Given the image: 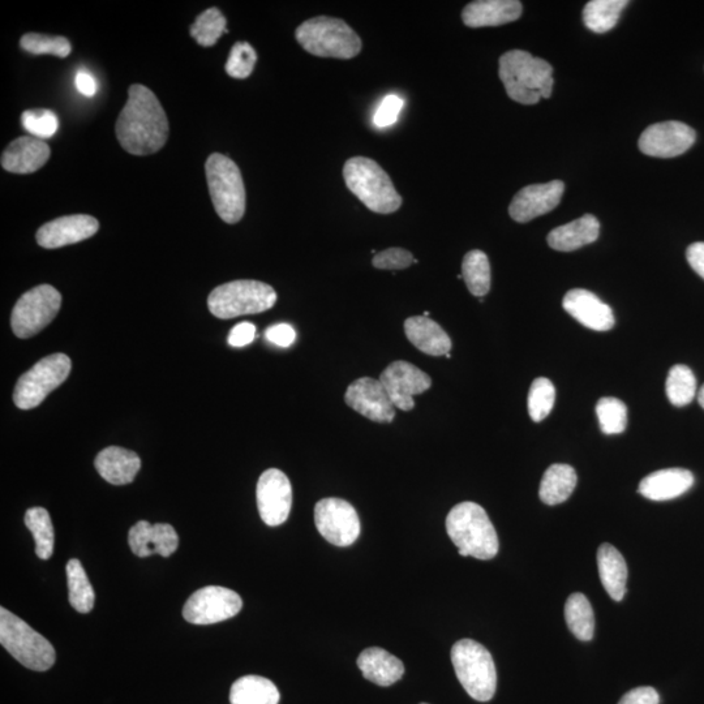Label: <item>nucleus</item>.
<instances>
[{
    "label": "nucleus",
    "instance_id": "obj_2",
    "mask_svg": "<svg viewBox=\"0 0 704 704\" xmlns=\"http://www.w3.org/2000/svg\"><path fill=\"white\" fill-rule=\"evenodd\" d=\"M500 79L506 93L522 105H535L549 98L553 89V68L523 50H512L500 58Z\"/></svg>",
    "mask_w": 704,
    "mask_h": 704
},
{
    "label": "nucleus",
    "instance_id": "obj_41",
    "mask_svg": "<svg viewBox=\"0 0 704 704\" xmlns=\"http://www.w3.org/2000/svg\"><path fill=\"white\" fill-rule=\"evenodd\" d=\"M20 46L29 54H49L59 58H67L72 51L70 41L66 37L47 36V34L40 33L24 34L21 37Z\"/></svg>",
    "mask_w": 704,
    "mask_h": 704
},
{
    "label": "nucleus",
    "instance_id": "obj_5",
    "mask_svg": "<svg viewBox=\"0 0 704 704\" xmlns=\"http://www.w3.org/2000/svg\"><path fill=\"white\" fill-rule=\"evenodd\" d=\"M296 41L307 53L320 58L352 59L362 51V40L341 19L317 16L299 25Z\"/></svg>",
    "mask_w": 704,
    "mask_h": 704
},
{
    "label": "nucleus",
    "instance_id": "obj_37",
    "mask_svg": "<svg viewBox=\"0 0 704 704\" xmlns=\"http://www.w3.org/2000/svg\"><path fill=\"white\" fill-rule=\"evenodd\" d=\"M665 390L673 406L684 407L697 396V379L689 367L677 364L669 371Z\"/></svg>",
    "mask_w": 704,
    "mask_h": 704
},
{
    "label": "nucleus",
    "instance_id": "obj_52",
    "mask_svg": "<svg viewBox=\"0 0 704 704\" xmlns=\"http://www.w3.org/2000/svg\"><path fill=\"white\" fill-rule=\"evenodd\" d=\"M422 704H427V703H422Z\"/></svg>",
    "mask_w": 704,
    "mask_h": 704
},
{
    "label": "nucleus",
    "instance_id": "obj_46",
    "mask_svg": "<svg viewBox=\"0 0 704 704\" xmlns=\"http://www.w3.org/2000/svg\"><path fill=\"white\" fill-rule=\"evenodd\" d=\"M265 337L273 345L286 349L295 342L296 333L290 324H277L266 330Z\"/></svg>",
    "mask_w": 704,
    "mask_h": 704
},
{
    "label": "nucleus",
    "instance_id": "obj_9",
    "mask_svg": "<svg viewBox=\"0 0 704 704\" xmlns=\"http://www.w3.org/2000/svg\"><path fill=\"white\" fill-rule=\"evenodd\" d=\"M452 663L455 675L472 699L491 701L496 693L497 672L487 648L471 639H462L452 648Z\"/></svg>",
    "mask_w": 704,
    "mask_h": 704
},
{
    "label": "nucleus",
    "instance_id": "obj_17",
    "mask_svg": "<svg viewBox=\"0 0 704 704\" xmlns=\"http://www.w3.org/2000/svg\"><path fill=\"white\" fill-rule=\"evenodd\" d=\"M347 406L376 423H390L396 418V406L380 380L363 377L351 382L346 390Z\"/></svg>",
    "mask_w": 704,
    "mask_h": 704
},
{
    "label": "nucleus",
    "instance_id": "obj_19",
    "mask_svg": "<svg viewBox=\"0 0 704 704\" xmlns=\"http://www.w3.org/2000/svg\"><path fill=\"white\" fill-rule=\"evenodd\" d=\"M100 223L88 214H74L47 222L37 231V243L46 250H57L92 238Z\"/></svg>",
    "mask_w": 704,
    "mask_h": 704
},
{
    "label": "nucleus",
    "instance_id": "obj_47",
    "mask_svg": "<svg viewBox=\"0 0 704 704\" xmlns=\"http://www.w3.org/2000/svg\"><path fill=\"white\" fill-rule=\"evenodd\" d=\"M618 704H660L658 691L651 686L630 690Z\"/></svg>",
    "mask_w": 704,
    "mask_h": 704
},
{
    "label": "nucleus",
    "instance_id": "obj_42",
    "mask_svg": "<svg viewBox=\"0 0 704 704\" xmlns=\"http://www.w3.org/2000/svg\"><path fill=\"white\" fill-rule=\"evenodd\" d=\"M21 123L30 135L42 140L53 137L59 128L57 114L44 109L24 111Z\"/></svg>",
    "mask_w": 704,
    "mask_h": 704
},
{
    "label": "nucleus",
    "instance_id": "obj_50",
    "mask_svg": "<svg viewBox=\"0 0 704 704\" xmlns=\"http://www.w3.org/2000/svg\"><path fill=\"white\" fill-rule=\"evenodd\" d=\"M76 88L85 97L96 96L97 81L89 72L81 71L76 75Z\"/></svg>",
    "mask_w": 704,
    "mask_h": 704
},
{
    "label": "nucleus",
    "instance_id": "obj_6",
    "mask_svg": "<svg viewBox=\"0 0 704 704\" xmlns=\"http://www.w3.org/2000/svg\"><path fill=\"white\" fill-rule=\"evenodd\" d=\"M205 173L218 216L235 225L246 213V187L238 165L229 157L214 153L205 163Z\"/></svg>",
    "mask_w": 704,
    "mask_h": 704
},
{
    "label": "nucleus",
    "instance_id": "obj_38",
    "mask_svg": "<svg viewBox=\"0 0 704 704\" xmlns=\"http://www.w3.org/2000/svg\"><path fill=\"white\" fill-rule=\"evenodd\" d=\"M226 24V17L218 8H209L192 24L191 36L200 46L212 47L217 44L223 33H229Z\"/></svg>",
    "mask_w": 704,
    "mask_h": 704
},
{
    "label": "nucleus",
    "instance_id": "obj_23",
    "mask_svg": "<svg viewBox=\"0 0 704 704\" xmlns=\"http://www.w3.org/2000/svg\"><path fill=\"white\" fill-rule=\"evenodd\" d=\"M522 11L517 0H478L465 7L462 20L470 28L500 27L518 20Z\"/></svg>",
    "mask_w": 704,
    "mask_h": 704
},
{
    "label": "nucleus",
    "instance_id": "obj_11",
    "mask_svg": "<svg viewBox=\"0 0 704 704\" xmlns=\"http://www.w3.org/2000/svg\"><path fill=\"white\" fill-rule=\"evenodd\" d=\"M62 295L55 287L41 285L29 290L16 303L11 316L15 336L27 339L36 336L58 315Z\"/></svg>",
    "mask_w": 704,
    "mask_h": 704
},
{
    "label": "nucleus",
    "instance_id": "obj_34",
    "mask_svg": "<svg viewBox=\"0 0 704 704\" xmlns=\"http://www.w3.org/2000/svg\"><path fill=\"white\" fill-rule=\"evenodd\" d=\"M462 278L467 289L474 296L483 298L491 290V265L483 251L474 250L467 253L462 263Z\"/></svg>",
    "mask_w": 704,
    "mask_h": 704
},
{
    "label": "nucleus",
    "instance_id": "obj_28",
    "mask_svg": "<svg viewBox=\"0 0 704 704\" xmlns=\"http://www.w3.org/2000/svg\"><path fill=\"white\" fill-rule=\"evenodd\" d=\"M600 223L592 214L557 227L548 235L549 247L560 252H572L596 242L599 238Z\"/></svg>",
    "mask_w": 704,
    "mask_h": 704
},
{
    "label": "nucleus",
    "instance_id": "obj_1",
    "mask_svg": "<svg viewBox=\"0 0 704 704\" xmlns=\"http://www.w3.org/2000/svg\"><path fill=\"white\" fill-rule=\"evenodd\" d=\"M119 144L133 156H149L165 147L169 139V119L156 94L144 85L128 89V101L117 127Z\"/></svg>",
    "mask_w": 704,
    "mask_h": 704
},
{
    "label": "nucleus",
    "instance_id": "obj_31",
    "mask_svg": "<svg viewBox=\"0 0 704 704\" xmlns=\"http://www.w3.org/2000/svg\"><path fill=\"white\" fill-rule=\"evenodd\" d=\"M279 691L268 678L244 676L230 690L231 704H278Z\"/></svg>",
    "mask_w": 704,
    "mask_h": 704
},
{
    "label": "nucleus",
    "instance_id": "obj_39",
    "mask_svg": "<svg viewBox=\"0 0 704 704\" xmlns=\"http://www.w3.org/2000/svg\"><path fill=\"white\" fill-rule=\"evenodd\" d=\"M556 389L551 380L539 377L532 382L528 393V414L535 423L543 422L555 406Z\"/></svg>",
    "mask_w": 704,
    "mask_h": 704
},
{
    "label": "nucleus",
    "instance_id": "obj_16",
    "mask_svg": "<svg viewBox=\"0 0 704 704\" xmlns=\"http://www.w3.org/2000/svg\"><path fill=\"white\" fill-rule=\"evenodd\" d=\"M695 139L697 133L688 124L671 120L646 128L639 139L638 147L646 156L673 158L688 152Z\"/></svg>",
    "mask_w": 704,
    "mask_h": 704
},
{
    "label": "nucleus",
    "instance_id": "obj_26",
    "mask_svg": "<svg viewBox=\"0 0 704 704\" xmlns=\"http://www.w3.org/2000/svg\"><path fill=\"white\" fill-rule=\"evenodd\" d=\"M405 333L412 345L424 354L442 356L452 350V339L448 333L429 317H410L405 323Z\"/></svg>",
    "mask_w": 704,
    "mask_h": 704
},
{
    "label": "nucleus",
    "instance_id": "obj_14",
    "mask_svg": "<svg viewBox=\"0 0 704 704\" xmlns=\"http://www.w3.org/2000/svg\"><path fill=\"white\" fill-rule=\"evenodd\" d=\"M380 381L393 405L402 411L414 409V397L427 392L432 386L431 377L426 372L405 360H398L386 367Z\"/></svg>",
    "mask_w": 704,
    "mask_h": 704
},
{
    "label": "nucleus",
    "instance_id": "obj_36",
    "mask_svg": "<svg viewBox=\"0 0 704 704\" xmlns=\"http://www.w3.org/2000/svg\"><path fill=\"white\" fill-rule=\"evenodd\" d=\"M68 591L70 603L79 613H89L94 607V591L88 575L79 560H70L67 564Z\"/></svg>",
    "mask_w": 704,
    "mask_h": 704
},
{
    "label": "nucleus",
    "instance_id": "obj_44",
    "mask_svg": "<svg viewBox=\"0 0 704 704\" xmlns=\"http://www.w3.org/2000/svg\"><path fill=\"white\" fill-rule=\"evenodd\" d=\"M414 263H418V261L414 259V255L410 251L397 247L377 253L372 260L373 266L381 270H403Z\"/></svg>",
    "mask_w": 704,
    "mask_h": 704
},
{
    "label": "nucleus",
    "instance_id": "obj_48",
    "mask_svg": "<svg viewBox=\"0 0 704 704\" xmlns=\"http://www.w3.org/2000/svg\"><path fill=\"white\" fill-rule=\"evenodd\" d=\"M256 338V326L251 323H242L234 326L230 332L229 345L244 347L251 345Z\"/></svg>",
    "mask_w": 704,
    "mask_h": 704
},
{
    "label": "nucleus",
    "instance_id": "obj_13",
    "mask_svg": "<svg viewBox=\"0 0 704 704\" xmlns=\"http://www.w3.org/2000/svg\"><path fill=\"white\" fill-rule=\"evenodd\" d=\"M317 530L329 543L349 547L360 535V519L354 506L341 499H324L316 504Z\"/></svg>",
    "mask_w": 704,
    "mask_h": 704
},
{
    "label": "nucleus",
    "instance_id": "obj_30",
    "mask_svg": "<svg viewBox=\"0 0 704 704\" xmlns=\"http://www.w3.org/2000/svg\"><path fill=\"white\" fill-rule=\"evenodd\" d=\"M577 472L569 465H552L540 483V500L547 505L562 504L577 487Z\"/></svg>",
    "mask_w": 704,
    "mask_h": 704
},
{
    "label": "nucleus",
    "instance_id": "obj_12",
    "mask_svg": "<svg viewBox=\"0 0 704 704\" xmlns=\"http://www.w3.org/2000/svg\"><path fill=\"white\" fill-rule=\"evenodd\" d=\"M242 598L229 588L208 586L193 592L183 616L193 625H212L233 618L242 611Z\"/></svg>",
    "mask_w": 704,
    "mask_h": 704
},
{
    "label": "nucleus",
    "instance_id": "obj_15",
    "mask_svg": "<svg viewBox=\"0 0 704 704\" xmlns=\"http://www.w3.org/2000/svg\"><path fill=\"white\" fill-rule=\"evenodd\" d=\"M256 496L260 517L266 525L276 527L287 521L293 505V488L281 470H266L260 476Z\"/></svg>",
    "mask_w": 704,
    "mask_h": 704
},
{
    "label": "nucleus",
    "instance_id": "obj_27",
    "mask_svg": "<svg viewBox=\"0 0 704 704\" xmlns=\"http://www.w3.org/2000/svg\"><path fill=\"white\" fill-rule=\"evenodd\" d=\"M358 667L368 681L382 688L396 684L405 675L402 661L379 647L364 650L358 658Z\"/></svg>",
    "mask_w": 704,
    "mask_h": 704
},
{
    "label": "nucleus",
    "instance_id": "obj_10",
    "mask_svg": "<svg viewBox=\"0 0 704 704\" xmlns=\"http://www.w3.org/2000/svg\"><path fill=\"white\" fill-rule=\"evenodd\" d=\"M71 368V359L64 354H53L41 359L17 381L15 405L21 410H32L40 406L51 392L68 379Z\"/></svg>",
    "mask_w": 704,
    "mask_h": 704
},
{
    "label": "nucleus",
    "instance_id": "obj_49",
    "mask_svg": "<svg viewBox=\"0 0 704 704\" xmlns=\"http://www.w3.org/2000/svg\"><path fill=\"white\" fill-rule=\"evenodd\" d=\"M686 259L694 272L704 279V243H693L686 251Z\"/></svg>",
    "mask_w": 704,
    "mask_h": 704
},
{
    "label": "nucleus",
    "instance_id": "obj_33",
    "mask_svg": "<svg viewBox=\"0 0 704 704\" xmlns=\"http://www.w3.org/2000/svg\"><path fill=\"white\" fill-rule=\"evenodd\" d=\"M628 4V0H592L583 11V21L592 32L607 33L616 27L621 12Z\"/></svg>",
    "mask_w": 704,
    "mask_h": 704
},
{
    "label": "nucleus",
    "instance_id": "obj_20",
    "mask_svg": "<svg viewBox=\"0 0 704 704\" xmlns=\"http://www.w3.org/2000/svg\"><path fill=\"white\" fill-rule=\"evenodd\" d=\"M562 306L579 324L595 332H608L615 326L612 308L591 291L570 290L562 300Z\"/></svg>",
    "mask_w": 704,
    "mask_h": 704
},
{
    "label": "nucleus",
    "instance_id": "obj_4",
    "mask_svg": "<svg viewBox=\"0 0 704 704\" xmlns=\"http://www.w3.org/2000/svg\"><path fill=\"white\" fill-rule=\"evenodd\" d=\"M343 178L351 193L372 212L390 214L401 208L402 197L392 179L371 158H350L343 167Z\"/></svg>",
    "mask_w": 704,
    "mask_h": 704
},
{
    "label": "nucleus",
    "instance_id": "obj_22",
    "mask_svg": "<svg viewBox=\"0 0 704 704\" xmlns=\"http://www.w3.org/2000/svg\"><path fill=\"white\" fill-rule=\"evenodd\" d=\"M46 141L34 136H23L12 141L2 154V167L12 174H32L46 165L50 158Z\"/></svg>",
    "mask_w": 704,
    "mask_h": 704
},
{
    "label": "nucleus",
    "instance_id": "obj_45",
    "mask_svg": "<svg viewBox=\"0 0 704 704\" xmlns=\"http://www.w3.org/2000/svg\"><path fill=\"white\" fill-rule=\"evenodd\" d=\"M403 106H405V101L401 97L394 96V94L385 97L380 103L379 109L373 115V123L379 128L393 126L397 122Z\"/></svg>",
    "mask_w": 704,
    "mask_h": 704
},
{
    "label": "nucleus",
    "instance_id": "obj_7",
    "mask_svg": "<svg viewBox=\"0 0 704 704\" xmlns=\"http://www.w3.org/2000/svg\"><path fill=\"white\" fill-rule=\"evenodd\" d=\"M0 643L32 671H49L57 660L53 645L45 637L3 607L0 608Z\"/></svg>",
    "mask_w": 704,
    "mask_h": 704
},
{
    "label": "nucleus",
    "instance_id": "obj_21",
    "mask_svg": "<svg viewBox=\"0 0 704 704\" xmlns=\"http://www.w3.org/2000/svg\"><path fill=\"white\" fill-rule=\"evenodd\" d=\"M128 544L132 552L139 557H170L178 549L179 536L175 528L167 523L152 525L147 521H140L131 528Z\"/></svg>",
    "mask_w": 704,
    "mask_h": 704
},
{
    "label": "nucleus",
    "instance_id": "obj_32",
    "mask_svg": "<svg viewBox=\"0 0 704 704\" xmlns=\"http://www.w3.org/2000/svg\"><path fill=\"white\" fill-rule=\"evenodd\" d=\"M565 620L569 630L579 641L588 642L594 638L595 616L585 595L575 592L565 604Z\"/></svg>",
    "mask_w": 704,
    "mask_h": 704
},
{
    "label": "nucleus",
    "instance_id": "obj_8",
    "mask_svg": "<svg viewBox=\"0 0 704 704\" xmlns=\"http://www.w3.org/2000/svg\"><path fill=\"white\" fill-rule=\"evenodd\" d=\"M276 302L277 293L272 286L253 279H239L216 287L209 295L208 307L218 319L230 320L268 311Z\"/></svg>",
    "mask_w": 704,
    "mask_h": 704
},
{
    "label": "nucleus",
    "instance_id": "obj_29",
    "mask_svg": "<svg viewBox=\"0 0 704 704\" xmlns=\"http://www.w3.org/2000/svg\"><path fill=\"white\" fill-rule=\"evenodd\" d=\"M598 568L605 591L615 602H621L626 594L628 565L618 549L611 544H603L598 551Z\"/></svg>",
    "mask_w": 704,
    "mask_h": 704
},
{
    "label": "nucleus",
    "instance_id": "obj_18",
    "mask_svg": "<svg viewBox=\"0 0 704 704\" xmlns=\"http://www.w3.org/2000/svg\"><path fill=\"white\" fill-rule=\"evenodd\" d=\"M564 191L561 180L525 187L514 196L509 206L510 217L515 222L526 223L552 212L560 204Z\"/></svg>",
    "mask_w": 704,
    "mask_h": 704
},
{
    "label": "nucleus",
    "instance_id": "obj_51",
    "mask_svg": "<svg viewBox=\"0 0 704 704\" xmlns=\"http://www.w3.org/2000/svg\"><path fill=\"white\" fill-rule=\"evenodd\" d=\"M698 402H699V405H701L702 409H704V385L702 386L701 389H699Z\"/></svg>",
    "mask_w": 704,
    "mask_h": 704
},
{
    "label": "nucleus",
    "instance_id": "obj_24",
    "mask_svg": "<svg viewBox=\"0 0 704 704\" xmlns=\"http://www.w3.org/2000/svg\"><path fill=\"white\" fill-rule=\"evenodd\" d=\"M693 484L694 475L689 470H660L646 476L638 492L651 501H668L684 495Z\"/></svg>",
    "mask_w": 704,
    "mask_h": 704
},
{
    "label": "nucleus",
    "instance_id": "obj_43",
    "mask_svg": "<svg viewBox=\"0 0 704 704\" xmlns=\"http://www.w3.org/2000/svg\"><path fill=\"white\" fill-rule=\"evenodd\" d=\"M257 62L255 49L248 42H236L226 63L227 75L234 79L250 77Z\"/></svg>",
    "mask_w": 704,
    "mask_h": 704
},
{
    "label": "nucleus",
    "instance_id": "obj_25",
    "mask_svg": "<svg viewBox=\"0 0 704 704\" xmlns=\"http://www.w3.org/2000/svg\"><path fill=\"white\" fill-rule=\"evenodd\" d=\"M94 466L107 483L126 485L135 480L141 469V459L131 450L110 446L97 455Z\"/></svg>",
    "mask_w": 704,
    "mask_h": 704
},
{
    "label": "nucleus",
    "instance_id": "obj_40",
    "mask_svg": "<svg viewBox=\"0 0 704 704\" xmlns=\"http://www.w3.org/2000/svg\"><path fill=\"white\" fill-rule=\"evenodd\" d=\"M599 426L605 435H620L628 424V409L620 399L605 397L596 405Z\"/></svg>",
    "mask_w": 704,
    "mask_h": 704
},
{
    "label": "nucleus",
    "instance_id": "obj_35",
    "mask_svg": "<svg viewBox=\"0 0 704 704\" xmlns=\"http://www.w3.org/2000/svg\"><path fill=\"white\" fill-rule=\"evenodd\" d=\"M25 526L32 532L36 542V555L49 560L54 553V526L50 514L44 508H32L25 513Z\"/></svg>",
    "mask_w": 704,
    "mask_h": 704
},
{
    "label": "nucleus",
    "instance_id": "obj_3",
    "mask_svg": "<svg viewBox=\"0 0 704 704\" xmlns=\"http://www.w3.org/2000/svg\"><path fill=\"white\" fill-rule=\"evenodd\" d=\"M446 531L457 545L459 556L492 560L499 552V536L482 506L462 502L446 518Z\"/></svg>",
    "mask_w": 704,
    "mask_h": 704
}]
</instances>
